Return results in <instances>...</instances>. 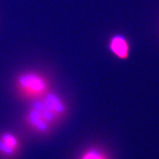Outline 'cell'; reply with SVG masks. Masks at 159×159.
Instances as JSON below:
<instances>
[{
    "mask_svg": "<svg viewBox=\"0 0 159 159\" xmlns=\"http://www.w3.org/2000/svg\"><path fill=\"white\" fill-rule=\"evenodd\" d=\"M34 101L27 114V122L36 131L45 133L64 116L66 106L58 95L51 92Z\"/></svg>",
    "mask_w": 159,
    "mask_h": 159,
    "instance_id": "obj_1",
    "label": "cell"
},
{
    "mask_svg": "<svg viewBox=\"0 0 159 159\" xmlns=\"http://www.w3.org/2000/svg\"><path fill=\"white\" fill-rule=\"evenodd\" d=\"M16 85L23 96L33 100L42 97L48 91L47 80L41 74L34 72L20 74L17 78Z\"/></svg>",
    "mask_w": 159,
    "mask_h": 159,
    "instance_id": "obj_2",
    "label": "cell"
},
{
    "mask_svg": "<svg viewBox=\"0 0 159 159\" xmlns=\"http://www.w3.org/2000/svg\"><path fill=\"white\" fill-rule=\"evenodd\" d=\"M107 47L109 52L119 60H126L130 54V43L128 39L121 33H116L110 37Z\"/></svg>",
    "mask_w": 159,
    "mask_h": 159,
    "instance_id": "obj_3",
    "label": "cell"
},
{
    "mask_svg": "<svg viewBox=\"0 0 159 159\" xmlns=\"http://www.w3.org/2000/svg\"><path fill=\"white\" fill-rule=\"evenodd\" d=\"M18 148V139L13 134L6 133L0 136V154L4 156H11L16 153Z\"/></svg>",
    "mask_w": 159,
    "mask_h": 159,
    "instance_id": "obj_4",
    "label": "cell"
},
{
    "mask_svg": "<svg viewBox=\"0 0 159 159\" xmlns=\"http://www.w3.org/2000/svg\"><path fill=\"white\" fill-rule=\"evenodd\" d=\"M79 159H110L108 155L101 148H89L84 151Z\"/></svg>",
    "mask_w": 159,
    "mask_h": 159,
    "instance_id": "obj_5",
    "label": "cell"
}]
</instances>
